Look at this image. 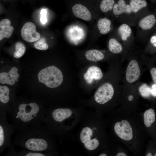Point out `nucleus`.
<instances>
[{"instance_id": "f257e3e1", "label": "nucleus", "mask_w": 156, "mask_h": 156, "mask_svg": "<svg viewBox=\"0 0 156 156\" xmlns=\"http://www.w3.org/2000/svg\"><path fill=\"white\" fill-rule=\"evenodd\" d=\"M113 125L116 138L134 154L140 153L143 148V124L133 111L121 107Z\"/></svg>"}, {"instance_id": "f03ea898", "label": "nucleus", "mask_w": 156, "mask_h": 156, "mask_svg": "<svg viewBox=\"0 0 156 156\" xmlns=\"http://www.w3.org/2000/svg\"><path fill=\"white\" fill-rule=\"evenodd\" d=\"M12 145L31 151L53 153L54 149L52 133L43 123L26 127L18 131Z\"/></svg>"}, {"instance_id": "7ed1b4c3", "label": "nucleus", "mask_w": 156, "mask_h": 156, "mask_svg": "<svg viewBox=\"0 0 156 156\" xmlns=\"http://www.w3.org/2000/svg\"><path fill=\"white\" fill-rule=\"evenodd\" d=\"M45 110V108L36 102H24L11 106L7 115L15 130L19 131L28 126L43 123Z\"/></svg>"}, {"instance_id": "20e7f679", "label": "nucleus", "mask_w": 156, "mask_h": 156, "mask_svg": "<svg viewBox=\"0 0 156 156\" xmlns=\"http://www.w3.org/2000/svg\"><path fill=\"white\" fill-rule=\"evenodd\" d=\"M122 78H119L113 83L107 81L101 84L94 94L95 102L99 105H104L116 98L119 103L122 86L120 82Z\"/></svg>"}, {"instance_id": "39448f33", "label": "nucleus", "mask_w": 156, "mask_h": 156, "mask_svg": "<svg viewBox=\"0 0 156 156\" xmlns=\"http://www.w3.org/2000/svg\"><path fill=\"white\" fill-rule=\"evenodd\" d=\"M139 85L138 82L132 84L123 83L119 100L121 107L132 111L135 110L139 99Z\"/></svg>"}, {"instance_id": "423d86ee", "label": "nucleus", "mask_w": 156, "mask_h": 156, "mask_svg": "<svg viewBox=\"0 0 156 156\" xmlns=\"http://www.w3.org/2000/svg\"><path fill=\"white\" fill-rule=\"evenodd\" d=\"M7 115L0 111V153L13 146L12 137L16 130L14 126L8 122Z\"/></svg>"}, {"instance_id": "0eeeda50", "label": "nucleus", "mask_w": 156, "mask_h": 156, "mask_svg": "<svg viewBox=\"0 0 156 156\" xmlns=\"http://www.w3.org/2000/svg\"><path fill=\"white\" fill-rule=\"evenodd\" d=\"M38 78L47 87L54 88L61 84L63 77L61 71L56 67L52 66L41 70L38 74Z\"/></svg>"}, {"instance_id": "6e6552de", "label": "nucleus", "mask_w": 156, "mask_h": 156, "mask_svg": "<svg viewBox=\"0 0 156 156\" xmlns=\"http://www.w3.org/2000/svg\"><path fill=\"white\" fill-rule=\"evenodd\" d=\"M142 61L135 58L131 59L128 61L124 72L123 83L132 84L137 82L142 72Z\"/></svg>"}, {"instance_id": "1a4fd4ad", "label": "nucleus", "mask_w": 156, "mask_h": 156, "mask_svg": "<svg viewBox=\"0 0 156 156\" xmlns=\"http://www.w3.org/2000/svg\"><path fill=\"white\" fill-rule=\"evenodd\" d=\"M93 131L89 127H86L82 129L80 135L81 141L88 150L93 151L99 147L100 142L96 138L93 137Z\"/></svg>"}, {"instance_id": "9d476101", "label": "nucleus", "mask_w": 156, "mask_h": 156, "mask_svg": "<svg viewBox=\"0 0 156 156\" xmlns=\"http://www.w3.org/2000/svg\"><path fill=\"white\" fill-rule=\"evenodd\" d=\"M36 26L34 23L30 22L25 23L21 30V36L23 39L29 42H33L38 40L40 35L36 31Z\"/></svg>"}, {"instance_id": "9b49d317", "label": "nucleus", "mask_w": 156, "mask_h": 156, "mask_svg": "<svg viewBox=\"0 0 156 156\" xmlns=\"http://www.w3.org/2000/svg\"><path fill=\"white\" fill-rule=\"evenodd\" d=\"M83 76L87 83L90 84L94 80H99L101 79L103 77V74L99 67L92 66L88 68Z\"/></svg>"}, {"instance_id": "f8f14e48", "label": "nucleus", "mask_w": 156, "mask_h": 156, "mask_svg": "<svg viewBox=\"0 0 156 156\" xmlns=\"http://www.w3.org/2000/svg\"><path fill=\"white\" fill-rule=\"evenodd\" d=\"M18 69L15 67H12L8 73L2 72L0 74V82L2 84H7L10 85H14L15 82V79L19 76L17 73Z\"/></svg>"}, {"instance_id": "ddd939ff", "label": "nucleus", "mask_w": 156, "mask_h": 156, "mask_svg": "<svg viewBox=\"0 0 156 156\" xmlns=\"http://www.w3.org/2000/svg\"><path fill=\"white\" fill-rule=\"evenodd\" d=\"M72 10L74 15L77 17L86 21H89L91 18V15L88 10L81 4L75 5L72 7Z\"/></svg>"}, {"instance_id": "4468645a", "label": "nucleus", "mask_w": 156, "mask_h": 156, "mask_svg": "<svg viewBox=\"0 0 156 156\" xmlns=\"http://www.w3.org/2000/svg\"><path fill=\"white\" fill-rule=\"evenodd\" d=\"M10 21L8 19H4L0 22V40L5 38L10 37L14 30L13 27L11 25Z\"/></svg>"}, {"instance_id": "2eb2a0df", "label": "nucleus", "mask_w": 156, "mask_h": 156, "mask_svg": "<svg viewBox=\"0 0 156 156\" xmlns=\"http://www.w3.org/2000/svg\"><path fill=\"white\" fill-rule=\"evenodd\" d=\"M10 90L6 86H0V101L3 105L0 107V111H3L7 115L6 105L10 100Z\"/></svg>"}, {"instance_id": "dca6fc26", "label": "nucleus", "mask_w": 156, "mask_h": 156, "mask_svg": "<svg viewBox=\"0 0 156 156\" xmlns=\"http://www.w3.org/2000/svg\"><path fill=\"white\" fill-rule=\"evenodd\" d=\"M113 12L115 15H118L123 13L130 14L132 11L130 5H126L124 1L120 0L118 2V4H115L114 5Z\"/></svg>"}, {"instance_id": "f3484780", "label": "nucleus", "mask_w": 156, "mask_h": 156, "mask_svg": "<svg viewBox=\"0 0 156 156\" xmlns=\"http://www.w3.org/2000/svg\"><path fill=\"white\" fill-rule=\"evenodd\" d=\"M156 22L155 16L153 14L149 15L142 19L139 22V25L143 30H148L153 26Z\"/></svg>"}, {"instance_id": "a211bd4d", "label": "nucleus", "mask_w": 156, "mask_h": 156, "mask_svg": "<svg viewBox=\"0 0 156 156\" xmlns=\"http://www.w3.org/2000/svg\"><path fill=\"white\" fill-rule=\"evenodd\" d=\"M85 56L87 60L93 62L100 61L104 57L103 53L96 49H91L86 51L85 53Z\"/></svg>"}, {"instance_id": "6ab92c4d", "label": "nucleus", "mask_w": 156, "mask_h": 156, "mask_svg": "<svg viewBox=\"0 0 156 156\" xmlns=\"http://www.w3.org/2000/svg\"><path fill=\"white\" fill-rule=\"evenodd\" d=\"M155 119V113L153 109L150 108L144 112L143 115V123L146 127H150Z\"/></svg>"}, {"instance_id": "aec40b11", "label": "nucleus", "mask_w": 156, "mask_h": 156, "mask_svg": "<svg viewBox=\"0 0 156 156\" xmlns=\"http://www.w3.org/2000/svg\"><path fill=\"white\" fill-rule=\"evenodd\" d=\"M111 22L106 18L99 19L97 23V27L101 34H105L107 33L111 29Z\"/></svg>"}, {"instance_id": "412c9836", "label": "nucleus", "mask_w": 156, "mask_h": 156, "mask_svg": "<svg viewBox=\"0 0 156 156\" xmlns=\"http://www.w3.org/2000/svg\"><path fill=\"white\" fill-rule=\"evenodd\" d=\"M108 48L109 51L114 54L120 53L123 49L121 44L114 38H112L109 40L108 43Z\"/></svg>"}, {"instance_id": "4be33fe9", "label": "nucleus", "mask_w": 156, "mask_h": 156, "mask_svg": "<svg viewBox=\"0 0 156 156\" xmlns=\"http://www.w3.org/2000/svg\"><path fill=\"white\" fill-rule=\"evenodd\" d=\"M130 4L132 11L134 13L146 7L147 5L145 0H131Z\"/></svg>"}, {"instance_id": "5701e85b", "label": "nucleus", "mask_w": 156, "mask_h": 156, "mask_svg": "<svg viewBox=\"0 0 156 156\" xmlns=\"http://www.w3.org/2000/svg\"><path fill=\"white\" fill-rule=\"evenodd\" d=\"M118 31L123 41H126L127 40L131 32L130 27L125 24L121 25L118 28Z\"/></svg>"}, {"instance_id": "b1692460", "label": "nucleus", "mask_w": 156, "mask_h": 156, "mask_svg": "<svg viewBox=\"0 0 156 156\" xmlns=\"http://www.w3.org/2000/svg\"><path fill=\"white\" fill-rule=\"evenodd\" d=\"M25 47L23 43L19 42H16L15 44L14 57L17 58L21 57L25 53Z\"/></svg>"}, {"instance_id": "393cba45", "label": "nucleus", "mask_w": 156, "mask_h": 156, "mask_svg": "<svg viewBox=\"0 0 156 156\" xmlns=\"http://www.w3.org/2000/svg\"><path fill=\"white\" fill-rule=\"evenodd\" d=\"M114 3V0H103L100 4L101 9L103 12H107L112 9Z\"/></svg>"}, {"instance_id": "a878e982", "label": "nucleus", "mask_w": 156, "mask_h": 156, "mask_svg": "<svg viewBox=\"0 0 156 156\" xmlns=\"http://www.w3.org/2000/svg\"><path fill=\"white\" fill-rule=\"evenodd\" d=\"M151 89L145 83H143L138 86V91L139 94L143 97L147 98L151 95Z\"/></svg>"}, {"instance_id": "bb28decb", "label": "nucleus", "mask_w": 156, "mask_h": 156, "mask_svg": "<svg viewBox=\"0 0 156 156\" xmlns=\"http://www.w3.org/2000/svg\"><path fill=\"white\" fill-rule=\"evenodd\" d=\"M34 47L39 50H46L48 48V45L46 43L45 39L44 38L39 39L34 44Z\"/></svg>"}, {"instance_id": "cd10ccee", "label": "nucleus", "mask_w": 156, "mask_h": 156, "mask_svg": "<svg viewBox=\"0 0 156 156\" xmlns=\"http://www.w3.org/2000/svg\"><path fill=\"white\" fill-rule=\"evenodd\" d=\"M47 11L44 9H42L40 12V21L42 24H45L47 22Z\"/></svg>"}, {"instance_id": "c85d7f7f", "label": "nucleus", "mask_w": 156, "mask_h": 156, "mask_svg": "<svg viewBox=\"0 0 156 156\" xmlns=\"http://www.w3.org/2000/svg\"><path fill=\"white\" fill-rule=\"evenodd\" d=\"M150 73L153 82L156 84V68H151L150 70Z\"/></svg>"}, {"instance_id": "c756f323", "label": "nucleus", "mask_w": 156, "mask_h": 156, "mask_svg": "<svg viewBox=\"0 0 156 156\" xmlns=\"http://www.w3.org/2000/svg\"><path fill=\"white\" fill-rule=\"evenodd\" d=\"M151 95L153 97L156 96V87L152 88L150 91Z\"/></svg>"}, {"instance_id": "7c9ffc66", "label": "nucleus", "mask_w": 156, "mask_h": 156, "mask_svg": "<svg viewBox=\"0 0 156 156\" xmlns=\"http://www.w3.org/2000/svg\"><path fill=\"white\" fill-rule=\"evenodd\" d=\"M116 156H127V154L125 152L122 151H120L117 153L116 155Z\"/></svg>"}, {"instance_id": "2f4dec72", "label": "nucleus", "mask_w": 156, "mask_h": 156, "mask_svg": "<svg viewBox=\"0 0 156 156\" xmlns=\"http://www.w3.org/2000/svg\"><path fill=\"white\" fill-rule=\"evenodd\" d=\"M152 154L151 153L148 152L145 155L146 156H152Z\"/></svg>"}, {"instance_id": "473e14b6", "label": "nucleus", "mask_w": 156, "mask_h": 156, "mask_svg": "<svg viewBox=\"0 0 156 156\" xmlns=\"http://www.w3.org/2000/svg\"><path fill=\"white\" fill-rule=\"evenodd\" d=\"M107 154L105 153H102L99 155V156H107Z\"/></svg>"}, {"instance_id": "72a5a7b5", "label": "nucleus", "mask_w": 156, "mask_h": 156, "mask_svg": "<svg viewBox=\"0 0 156 156\" xmlns=\"http://www.w3.org/2000/svg\"><path fill=\"white\" fill-rule=\"evenodd\" d=\"M18 81V79H15V81H16H16Z\"/></svg>"}, {"instance_id": "f704fd0d", "label": "nucleus", "mask_w": 156, "mask_h": 156, "mask_svg": "<svg viewBox=\"0 0 156 156\" xmlns=\"http://www.w3.org/2000/svg\"><path fill=\"white\" fill-rule=\"evenodd\" d=\"M154 156H156V153H155L154 154Z\"/></svg>"}]
</instances>
